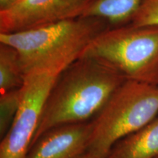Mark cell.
<instances>
[{"mask_svg":"<svg viewBox=\"0 0 158 158\" xmlns=\"http://www.w3.org/2000/svg\"><path fill=\"white\" fill-rule=\"evenodd\" d=\"M21 0H0V11L10 8Z\"/></svg>","mask_w":158,"mask_h":158,"instance_id":"cell-13","label":"cell"},{"mask_svg":"<svg viewBox=\"0 0 158 158\" xmlns=\"http://www.w3.org/2000/svg\"><path fill=\"white\" fill-rule=\"evenodd\" d=\"M125 80L123 75L103 61L91 56L80 57L55 81L31 144L51 128L89 122L95 117Z\"/></svg>","mask_w":158,"mask_h":158,"instance_id":"cell-1","label":"cell"},{"mask_svg":"<svg viewBox=\"0 0 158 158\" xmlns=\"http://www.w3.org/2000/svg\"><path fill=\"white\" fill-rule=\"evenodd\" d=\"M143 0H97L85 16L106 20L110 27L127 24Z\"/></svg>","mask_w":158,"mask_h":158,"instance_id":"cell-9","label":"cell"},{"mask_svg":"<svg viewBox=\"0 0 158 158\" xmlns=\"http://www.w3.org/2000/svg\"><path fill=\"white\" fill-rule=\"evenodd\" d=\"M21 89V88H20ZM13 89L0 95V137H5L10 129L19 108L21 90Z\"/></svg>","mask_w":158,"mask_h":158,"instance_id":"cell-11","label":"cell"},{"mask_svg":"<svg viewBox=\"0 0 158 158\" xmlns=\"http://www.w3.org/2000/svg\"><path fill=\"white\" fill-rule=\"evenodd\" d=\"M60 74L37 70L25 76L19 108L0 143V158H25L38 127L45 102Z\"/></svg>","mask_w":158,"mask_h":158,"instance_id":"cell-5","label":"cell"},{"mask_svg":"<svg viewBox=\"0 0 158 158\" xmlns=\"http://www.w3.org/2000/svg\"><path fill=\"white\" fill-rule=\"evenodd\" d=\"M92 121L51 128L31 145L25 158H81L88 152Z\"/></svg>","mask_w":158,"mask_h":158,"instance_id":"cell-7","label":"cell"},{"mask_svg":"<svg viewBox=\"0 0 158 158\" xmlns=\"http://www.w3.org/2000/svg\"><path fill=\"white\" fill-rule=\"evenodd\" d=\"M81 158H102V157H99V156L94 155L93 153L89 152H87Z\"/></svg>","mask_w":158,"mask_h":158,"instance_id":"cell-14","label":"cell"},{"mask_svg":"<svg viewBox=\"0 0 158 158\" xmlns=\"http://www.w3.org/2000/svg\"><path fill=\"white\" fill-rule=\"evenodd\" d=\"M110 27L101 18L82 16L27 31L0 33V43L18 51L25 76L37 70L61 74Z\"/></svg>","mask_w":158,"mask_h":158,"instance_id":"cell-2","label":"cell"},{"mask_svg":"<svg viewBox=\"0 0 158 158\" xmlns=\"http://www.w3.org/2000/svg\"><path fill=\"white\" fill-rule=\"evenodd\" d=\"M83 56L103 61L128 80L158 86V26L110 27L91 43Z\"/></svg>","mask_w":158,"mask_h":158,"instance_id":"cell-4","label":"cell"},{"mask_svg":"<svg viewBox=\"0 0 158 158\" xmlns=\"http://www.w3.org/2000/svg\"><path fill=\"white\" fill-rule=\"evenodd\" d=\"M157 113V85L126 79L92 119L88 152L106 158L118 141L149 124Z\"/></svg>","mask_w":158,"mask_h":158,"instance_id":"cell-3","label":"cell"},{"mask_svg":"<svg viewBox=\"0 0 158 158\" xmlns=\"http://www.w3.org/2000/svg\"><path fill=\"white\" fill-rule=\"evenodd\" d=\"M129 23L133 26H158V0H143Z\"/></svg>","mask_w":158,"mask_h":158,"instance_id":"cell-12","label":"cell"},{"mask_svg":"<svg viewBox=\"0 0 158 158\" xmlns=\"http://www.w3.org/2000/svg\"><path fill=\"white\" fill-rule=\"evenodd\" d=\"M97 0H21L0 11V33L18 32L85 16Z\"/></svg>","mask_w":158,"mask_h":158,"instance_id":"cell-6","label":"cell"},{"mask_svg":"<svg viewBox=\"0 0 158 158\" xmlns=\"http://www.w3.org/2000/svg\"><path fill=\"white\" fill-rule=\"evenodd\" d=\"M18 51L10 45L0 43V92L20 89L24 82Z\"/></svg>","mask_w":158,"mask_h":158,"instance_id":"cell-10","label":"cell"},{"mask_svg":"<svg viewBox=\"0 0 158 158\" xmlns=\"http://www.w3.org/2000/svg\"><path fill=\"white\" fill-rule=\"evenodd\" d=\"M158 156V117L114 146L106 158H155Z\"/></svg>","mask_w":158,"mask_h":158,"instance_id":"cell-8","label":"cell"},{"mask_svg":"<svg viewBox=\"0 0 158 158\" xmlns=\"http://www.w3.org/2000/svg\"><path fill=\"white\" fill-rule=\"evenodd\" d=\"M155 158H158V156H157V157H155Z\"/></svg>","mask_w":158,"mask_h":158,"instance_id":"cell-15","label":"cell"}]
</instances>
